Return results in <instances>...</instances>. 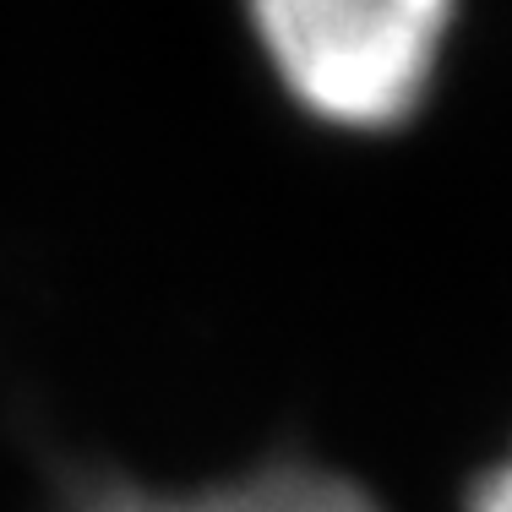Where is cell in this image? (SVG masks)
I'll list each match as a JSON object with an SVG mask.
<instances>
[{"instance_id":"obj_3","label":"cell","mask_w":512,"mask_h":512,"mask_svg":"<svg viewBox=\"0 0 512 512\" xmlns=\"http://www.w3.org/2000/svg\"><path fill=\"white\" fill-rule=\"evenodd\" d=\"M469 512H512V458H502L469 496Z\"/></svg>"},{"instance_id":"obj_1","label":"cell","mask_w":512,"mask_h":512,"mask_svg":"<svg viewBox=\"0 0 512 512\" xmlns=\"http://www.w3.org/2000/svg\"><path fill=\"white\" fill-rule=\"evenodd\" d=\"M289 99L344 131H387L431 93L453 0H246Z\"/></svg>"},{"instance_id":"obj_2","label":"cell","mask_w":512,"mask_h":512,"mask_svg":"<svg viewBox=\"0 0 512 512\" xmlns=\"http://www.w3.org/2000/svg\"><path fill=\"white\" fill-rule=\"evenodd\" d=\"M60 512H382L371 491L316 463H267L202 491H148L126 474L71 469Z\"/></svg>"}]
</instances>
